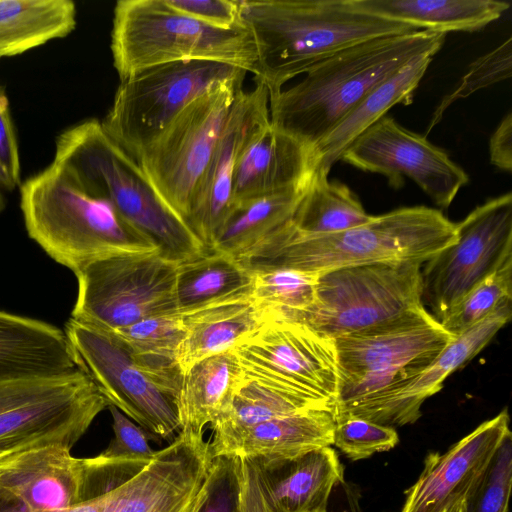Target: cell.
I'll return each mask as SVG.
<instances>
[{"label":"cell","mask_w":512,"mask_h":512,"mask_svg":"<svg viewBox=\"0 0 512 512\" xmlns=\"http://www.w3.org/2000/svg\"><path fill=\"white\" fill-rule=\"evenodd\" d=\"M456 238V223L427 206L402 207L326 235L298 233L290 221L236 257L250 273L292 269L320 273L378 263H425Z\"/></svg>","instance_id":"obj_1"},{"label":"cell","mask_w":512,"mask_h":512,"mask_svg":"<svg viewBox=\"0 0 512 512\" xmlns=\"http://www.w3.org/2000/svg\"><path fill=\"white\" fill-rule=\"evenodd\" d=\"M239 19L256 48L251 73L269 97L347 47L420 30L365 12L354 0H241Z\"/></svg>","instance_id":"obj_2"},{"label":"cell","mask_w":512,"mask_h":512,"mask_svg":"<svg viewBox=\"0 0 512 512\" xmlns=\"http://www.w3.org/2000/svg\"><path fill=\"white\" fill-rule=\"evenodd\" d=\"M446 33L417 30L367 40L317 63L269 97L270 125L313 148L374 87L414 58L435 55Z\"/></svg>","instance_id":"obj_3"},{"label":"cell","mask_w":512,"mask_h":512,"mask_svg":"<svg viewBox=\"0 0 512 512\" xmlns=\"http://www.w3.org/2000/svg\"><path fill=\"white\" fill-rule=\"evenodd\" d=\"M52 162L86 190L109 201L167 259L179 264L205 251L138 162L109 137L99 120L89 119L63 131Z\"/></svg>","instance_id":"obj_4"},{"label":"cell","mask_w":512,"mask_h":512,"mask_svg":"<svg viewBox=\"0 0 512 512\" xmlns=\"http://www.w3.org/2000/svg\"><path fill=\"white\" fill-rule=\"evenodd\" d=\"M20 206L29 236L73 273L105 256L158 249L109 201L53 162L20 186Z\"/></svg>","instance_id":"obj_5"},{"label":"cell","mask_w":512,"mask_h":512,"mask_svg":"<svg viewBox=\"0 0 512 512\" xmlns=\"http://www.w3.org/2000/svg\"><path fill=\"white\" fill-rule=\"evenodd\" d=\"M113 65L121 80L144 69L204 60L252 72L256 48L242 24L219 28L196 20L167 0H120L111 31Z\"/></svg>","instance_id":"obj_6"},{"label":"cell","mask_w":512,"mask_h":512,"mask_svg":"<svg viewBox=\"0 0 512 512\" xmlns=\"http://www.w3.org/2000/svg\"><path fill=\"white\" fill-rule=\"evenodd\" d=\"M422 265L378 263L320 272L313 304L284 320L335 339L421 312Z\"/></svg>","instance_id":"obj_7"},{"label":"cell","mask_w":512,"mask_h":512,"mask_svg":"<svg viewBox=\"0 0 512 512\" xmlns=\"http://www.w3.org/2000/svg\"><path fill=\"white\" fill-rule=\"evenodd\" d=\"M106 408V399L80 368L0 379V458L47 446L71 449Z\"/></svg>","instance_id":"obj_8"},{"label":"cell","mask_w":512,"mask_h":512,"mask_svg":"<svg viewBox=\"0 0 512 512\" xmlns=\"http://www.w3.org/2000/svg\"><path fill=\"white\" fill-rule=\"evenodd\" d=\"M243 68L190 60L161 64L121 80L101 125L109 137L137 160L192 101L228 83L243 84Z\"/></svg>","instance_id":"obj_9"},{"label":"cell","mask_w":512,"mask_h":512,"mask_svg":"<svg viewBox=\"0 0 512 512\" xmlns=\"http://www.w3.org/2000/svg\"><path fill=\"white\" fill-rule=\"evenodd\" d=\"M454 337L423 310L333 339L338 369L336 414L413 377Z\"/></svg>","instance_id":"obj_10"},{"label":"cell","mask_w":512,"mask_h":512,"mask_svg":"<svg viewBox=\"0 0 512 512\" xmlns=\"http://www.w3.org/2000/svg\"><path fill=\"white\" fill-rule=\"evenodd\" d=\"M178 263L158 249L119 253L74 272L78 290L71 318L114 332L144 319L179 314Z\"/></svg>","instance_id":"obj_11"},{"label":"cell","mask_w":512,"mask_h":512,"mask_svg":"<svg viewBox=\"0 0 512 512\" xmlns=\"http://www.w3.org/2000/svg\"><path fill=\"white\" fill-rule=\"evenodd\" d=\"M242 85L223 84L192 101L136 160L162 199L185 223Z\"/></svg>","instance_id":"obj_12"},{"label":"cell","mask_w":512,"mask_h":512,"mask_svg":"<svg viewBox=\"0 0 512 512\" xmlns=\"http://www.w3.org/2000/svg\"><path fill=\"white\" fill-rule=\"evenodd\" d=\"M512 259V194L477 206L456 223V238L423 263L421 300L440 322L474 287Z\"/></svg>","instance_id":"obj_13"},{"label":"cell","mask_w":512,"mask_h":512,"mask_svg":"<svg viewBox=\"0 0 512 512\" xmlns=\"http://www.w3.org/2000/svg\"><path fill=\"white\" fill-rule=\"evenodd\" d=\"M78 366L112 405L169 443L181 429L176 400L133 361L113 332L70 317L64 330Z\"/></svg>","instance_id":"obj_14"},{"label":"cell","mask_w":512,"mask_h":512,"mask_svg":"<svg viewBox=\"0 0 512 512\" xmlns=\"http://www.w3.org/2000/svg\"><path fill=\"white\" fill-rule=\"evenodd\" d=\"M232 350L247 377L336 400L338 369L333 339L302 323L269 319Z\"/></svg>","instance_id":"obj_15"},{"label":"cell","mask_w":512,"mask_h":512,"mask_svg":"<svg viewBox=\"0 0 512 512\" xmlns=\"http://www.w3.org/2000/svg\"><path fill=\"white\" fill-rule=\"evenodd\" d=\"M362 171L385 176L400 189L412 179L441 208H448L468 174L448 154L393 118L384 116L365 130L340 157Z\"/></svg>","instance_id":"obj_16"},{"label":"cell","mask_w":512,"mask_h":512,"mask_svg":"<svg viewBox=\"0 0 512 512\" xmlns=\"http://www.w3.org/2000/svg\"><path fill=\"white\" fill-rule=\"evenodd\" d=\"M511 317L512 300L502 302L483 320L455 336L416 375L336 414V421L354 417L392 428L416 422L423 403L442 389L448 376L480 353Z\"/></svg>","instance_id":"obj_17"},{"label":"cell","mask_w":512,"mask_h":512,"mask_svg":"<svg viewBox=\"0 0 512 512\" xmlns=\"http://www.w3.org/2000/svg\"><path fill=\"white\" fill-rule=\"evenodd\" d=\"M209 442L182 431L135 476L102 495L100 512H177L206 482Z\"/></svg>","instance_id":"obj_18"},{"label":"cell","mask_w":512,"mask_h":512,"mask_svg":"<svg viewBox=\"0 0 512 512\" xmlns=\"http://www.w3.org/2000/svg\"><path fill=\"white\" fill-rule=\"evenodd\" d=\"M269 94L256 82L250 91L239 90L194 198L186 224L205 250L230 208L232 180L238 158L251 137L269 119Z\"/></svg>","instance_id":"obj_19"},{"label":"cell","mask_w":512,"mask_h":512,"mask_svg":"<svg viewBox=\"0 0 512 512\" xmlns=\"http://www.w3.org/2000/svg\"><path fill=\"white\" fill-rule=\"evenodd\" d=\"M510 433L504 409L445 453H430L418 480L406 491L401 512H441L452 502L466 499Z\"/></svg>","instance_id":"obj_20"},{"label":"cell","mask_w":512,"mask_h":512,"mask_svg":"<svg viewBox=\"0 0 512 512\" xmlns=\"http://www.w3.org/2000/svg\"><path fill=\"white\" fill-rule=\"evenodd\" d=\"M0 488L33 512L69 509L85 501V458L47 446L0 458Z\"/></svg>","instance_id":"obj_21"},{"label":"cell","mask_w":512,"mask_h":512,"mask_svg":"<svg viewBox=\"0 0 512 512\" xmlns=\"http://www.w3.org/2000/svg\"><path fill=\"white\" fill-rule=\"evenodd\" d=\"M336 426V405L274 418L252 426L213 433L212 458L221 456L278 459L330 447Z\"/></svg>","instance_id":"obj_22"},{"label":"cell","mask_w":512,"mask_h":512,"mask_svg":"<svg viewBox=\"0 0 512 512\" xmlns=\"http://www.w3.org/2000/svg\"><path fill=\"white\" fill-rule=\"evenodd\" d=\"M249 460L268 512H326L334 487L344 479L331 447L288 458Z\"/></svg>","instance_id":"obj_23"},{"label":"cell","mask_w":512,"mask_h":512,"mask_svg":"<svg viewBox=\"0 0 512 512\" xmlns=\"http://www.w3.org/2000/svg\"><path fill=\"white\" fill-rule=\"evenodd\" d=\"M314 168L313 148L269 122L251 137L238 158L230 206L301 186Z\"/></svg>","instance_id":"obj_24"},{"label":"cell","mask_w":512,"mask_h":512,"mask_svg":"<svg viewBox=\"0 0 512 512\" xmlns=\"http://www.w3.org/2000/svg\"><path fill=\"white\" fill-rule=\"evenodd\" d=\"M78 368L63 330L0 310V379L53 376Z\"/></svg>","instance_id":"obj_25"},{"label":"cell","mask_w":512,"mask_h":512,"mask_svg":"<svg viewBox=\"0 0 512 512\" xmlns=\"http://www.w3.org/2000/svg\"><path fill=\"white\" fill-rule=\"evenodd\" d=\"M432 54L418 56L374 87L314 147L315 168L330 172L343 152L395 105H409L426 73Z\"/></svg>","instance_id":"obj_26"},{"label":"cell","mask_w":512,"mask_h":512,"mask_svg":"<svg viewBox=\"0 0 512 512\" xmlns=\"http://www.w3.org/2000/svg\"><path fill=\"white\" fill-rule=\"evenodd\" d=\"M181 316L185 337L177 359L183 374L198 361L232 349L267 320L252 297L209 305Z\"/></svg>","instance_id":"obj_27"},{"label":"cell","mask_w":512,"mask_h":512,"mask_svg":"<svg viewBox=\"0 0 512 512\" xmlns=\"http://www.w3.org/2000/svg\"><path fill=\"white\" fill-rule=\"evenodd\" d=\"M242 369L232 349L192 365L183 377L177 401L180 431L203 437L228 405Z\"/></svg>","instance_id":"obj_28"},{"label":"cell","mask_w":512,"mask_h":512,"mask_svg":"<svg viewBox=\"0 0 512 512\" xmlns=\"http://www.w3.org/2000/svg\"><path fill=\"white\" fill-rule=\"evenodd\" d=\"M361 10L417 29L475 31L498 20L510 4L495 0H354Z\"/></svg>","instance_id":"obj_29"},{"label":"cell","mask_w":512,"mask_h":512,"mask_svg":"<svg viewBox=\"0 0 512 512\" xmlns=\"http://www.w3.org/2000/svg\"><path fill=\"white\" fill-rule=\"evenodd\" d=\"M253 274L232 255L205 250L178 264L176 302L179 314L252 296Z\"/></svg>","instance_id":"obj_30"},{"label":"cell","mask_w":512,"mask_h":512,"mask_svg":"<svg viewBox=\"0 0 512 512\" xmlns=\"http://www.w3.org/2000/svg\"><path fill=\"white\" fill-rule=\"evenodd\" d=\"M113 333L134 363L177 402L184 377L177 359L185 337L181 314L144 319Z\"/></svg>","instance_id":"obj_31"},{"label":"cell","mask_w":512,"mask_h":512,"mask_svg":"<svg viewBox=\"0 0 512 512\" xmlns=\"http://www.w3.org/2000/svg\"><path fill=\"white\" fill-rule=\"evenodd\" d=\"M76 26L70 0H0V58L62 38Z\"/></svg>","instance_id":"obj_32"},{"label":"cell","mask_w":512,"mask_h":512,"mask_svg":"<svg viewBox=\"0 0 512 512\" xmlns=\"http://www.w3.org/2000/svg\"><path fill=\"white\" fill-rule=\"evenodd\" d=\"M309 180L298 187L230 206L210 250L234 256L246 252L289 222Z\"/></svg>","instance_id":"obj_33"},{"label":"cell","mask_w":512,"mask_h":512,"mask_svg":"<svg viewBox=\"0 0 512 512\" xmlns=\"http://www.w3.org/2000/svg\"><path fill=\"white\" fill-rule=\"evenodd\" d=\"M329 406H335V401L247 377L242 372L228 405L210 428L213 433L225 432Z\"/></svg>","instance_id":"obj_34"},{"label":"cell","mask_w":512,"mask_h":512,"mask_svg":"<svg viewBox=\"0 0 512 512\" xmlns=\"http://www.w3.org/2000/svg\"><path fill=\"white\" fill-rule=\"evenodd\" d=\"M329 172L314 169L290 223L308 236L342 232L367 223L368 214L356 194L345 184L330 181Z\"/></svg>","instance_id":"obj_35"},{"label":"cell","mask_w":512,"mask_h":512,"mask_svg":"<svg viewBox=\"0 0 512 512\" xmlns=\"http://www.w3.org/2000/svg\"><path fill=\"white\" fill-rule=\"evenodd\" d=\"M253 274L252 299L269 319H287L315 300L318 273L272 269Z\"/></svg>","instance_id":"obj_36"},{"label":"cell","mask_w":512,"mask_h":512,"mask_svg":"<svg viewBox=\"0 0 512 512\" xmlns=\"http://www.w3.org/2000/svg\"><path fill=\"white\" fill-rule=\"evenodd\" d=\"M507 300H512V259L467 293L439 323L458 336Z\"/></svg>","instance_id":"obj_37"},{"label":"cell","mask_w":512,"mask_h":512,"mask_svg":"<svg viewBox=\"0 0 512 512\" xmlns=\"http://www.w3.org/2000/svg\"><path fill=\"white\" fill-rule=\"evenodd\" d=\"M512 39L509 37L499 46L477 58L462 76L457 86L437 105L429 125L428 134L443 118L446 110L456 101L469 97L476 91L511 77Z\"/></svg>","instance_id":"obj_38"},{"label":"cell","mask_w":512,"mask_h":512,"mask_svg":"<svg viewBox=\"0 0 512 512\" xmlns=\"http://www.w3.org/2000/svg\"><path fill=\"white\" fill-rule=\"evenodd\" d=\"M512 485V435L505 437L475 489L465 499L466 512H508Z\"/></svg>","instance_id":"obj_39"},{"label":"cell","mask_w":512,"mask_h":512,"mask_svg":"<svg viewBox=\"0 0 512 512\" xmlns=\"http://www.w3.org/2000/svg\"><path fill=\"white\" fill-rule=\"evenodd\" d=\"M398 442L395 428L350 417L336 421L332 445L348 458L360 460L377 452L388 451Z\"/></svg>","instance_id":"obj_40"},{"label":"cell","mask_w":512,"mask_h":512,"mask_svg":"<svg viewBox=\"0 0 512 512\" xmlns=\"http://www.w3.org/2000/svg\"><path fill=\"white\" fill-rule=\"evenodd\" d=\"M112 416L114 436L107 448L100 453L108 458H142L151 460L156 451L152 449L149 441L159 438L149 433L141 426L134 424L125 414L116 407L109 405Z\"/></svg>","instance_id":"obj_41"},{"label":"cell","mask_w":512,"mask_h":512,"mask_svg":"<svg viewBox=\"0 0 512 512\" xmlns=\"http://www.w3.org/2000/svg\"><path fill=\"white\" fill-rule=\"evenodd\" d=\"M238 493L235 457L213 458L206 497L198 512H235Z\"/></svg>","instance_id":"obj_42"},{"label":"cell","mask_w":512,"mask_h":512,"mask_svg":"<svg viewBox=\"0 0 512 512\" xmlns=\"http://www.w3.org/2000/svg\"><path fill=\"white\" fill-rule=\"evenodd\" d=\"M20 184L18 142L9 101L0 85V188L13 190Z\"/></svg>","instance_id":"obj_43"},{"label":"cell","mask_w":512,"mask_h":512,"mask_svg":"<svg viewBox=\"0 0 512 512\" xmlns=\"http://www.w3.org/2000/svg\"><path fill=\"white\" fill-rule=\"evenodd\" d=\"M186 15L219 28L240 24L239 0H167Z\"/></svg>","instance_id":"obj_44"},{"label":"cell","mask_w":512,"mask_h":512,"mask_svg":"<svg viewBox=\"0 0 512 512\" xmlns=\"http://www.w3.org/2000/svg\"><path fill=\"white\" fill-rule=\"evenodd\" d=\"M235 458L238 480L235 512H268L252 462L243 457Z\"/></svg>","instance_id":"obj_45"},{"label":"cell","mask_w":512,"mask_h":512,"mask_svg":"<svg viewBox=\"0 0 512 512\" xmlns=\"http://www.w3.org/2000/svg\"><path fill=\"white\" fill-rule=\"evenodd\" d=\"M490 162L500 170H512V114L508 112L489 140Z\"/></svg>","instance_id":"obj_46"},{"label":"cell","mask_w":512,"mask_h":512,"mask_svg":"<svg viewBox=\"0 0 512 512\" xmlns=\"http://www.w3.org/2000/svg\"><path fill=\"white\" fill-rule=\"evenodd\" d=\"M326 512H362L359 494L344 479L333 489Z\"/></svg>","instance_id":"obj_47"},{"label":"cell","mask_w":512,"mask_h":512,"mask_svg":"<svg viewBox=\"0 0 512 512\" xmlns=\"http://www.w3.org/2000/svg\"><path fill=\"white\" fill-rule=\"evenodd\" d=\"M102 495L80 502L79 504L64 510L50 512H100Z\"/></svg>","instance_id":"obj_48"},{"label":"cell","mask_w":512,"mask_h":512,"mask_svg":"<svg viewBox=\"0 0 512 512\" xmlns=\"http://www.w3.org/2000/svg\"><path fill=\"white\" fill-rule=\"evenodd\" d=\"M441 512H466L465 499L452 502Z\"/></svg>","instance_id":"obj_49"},{"label":"cell","mask_w":512,"mask_h":512,"mask_svg":"<svg viewBox=\"0 0 512 512\" xmlns=\"http://www.w3.org/2000/svg\"><path fill=\"white\" fill-rule=\"evenodd\" d=\"M3 208H4V197L2 194V189L0 188V212L2 211Z\"/></svg>","instance_id":"obj_50"}]
</instances>
